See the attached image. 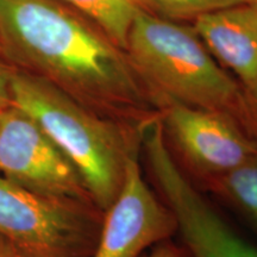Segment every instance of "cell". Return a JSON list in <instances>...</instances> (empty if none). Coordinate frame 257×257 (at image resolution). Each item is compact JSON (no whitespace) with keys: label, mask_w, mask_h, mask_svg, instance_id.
I'll return each mask as SVG.
<instances>
[{"label":"cell","mask_w":257,"mask_h":257,"mask_svg":"<svg viewBox=\"0 0 257 257\" xmlns=\"http://www.w3.org/2000/svg\"><path fill=\"white\" fill-rule=\"evenodd\" d=\"M2 110H3V108H2ZM2 110H0V111H2Z\"/></svg>","instance_id":"obj_20"},{"label":"cell","mask_w":257,"mask_h":257,"mask_svg":"<svg viewBox=\"0 0 257 257\" xmlns=\"http://www.w3.org/2000/svg\"><path fill=\"white\" fill-rule=\"evenodd\" d=\"M135 2H136L138 5H141V0H135Z\"/></svg>","instance_id":"obj_18"},{"label":"cell","mask_w":257,"mask_h":257,"mask_svg":"<svg viewBox=\"0 0 257 257\" xmlns=\"http://www.w3.org/2000/svg\"><path fill=\"white\" fill-rule=\"evenodd\" d=\"M142 150L154 181L192 257H257V248L234 232L178 165L160 125L144 133Z\"/></svg>","instance_id":"obj_5"},{"label":"cell","mask_w":257,"mask_h":257,"mask_svg":"<svg viewBox=\"0 0 257 257\" xmlns=\"http://www.w3.org/2000/svg\"><path fill=\"white\" fill-rule=\"evenodd\" d=\"M125 51L160 110L166 102H178L226 113L242 126V85L218 64L194 30L141 10Z\"/></svg>","instance_id":"obj_3"},{"label":"cell","mask_w":257,"mask_h":257,"mask_svg":"<svg viewBox=\"0 0 257 257\" xmlns=\"http://www.w3.org/2000/svg\"><path fill=\"white\" fill-rule=\"evenodd\" d=\"M141 4L169 18H197L207 12L248 3L245 0H141Z\"/></svg>","instance_id":"obj_12"},{"label":"cell","mask_w":257,"mask_h":257,"mask_svg":"<svg viewBox=\"0 0 257 257\" xmlns=\"http://www.w3.org/2000/svg\"><path fill=\"white\" fill-rule=\"evenodd\" d=\"M245 2L248 3V4H251L257 8V0H245Z\"/></svg>","instance_id":"obj_17"},{"label":"cell","mask_w":257,"mask_h":257,"mask_svg":"<svg viewBox=\"0 0 257 257\" xmlns=\"http://www.w3.org/2000/svg\"><path fill=\"white\" fill-rule=\"evenodd\" d=\"M12 68L0 59V110L11 105Z\"/></svg>","instance_id":"obj_14"},{"label":"cell","mask_w":257,"mask_h":257,"mask_svg":"<svg viewBox=\"0 0 257 257\" xmlns=\"http://www.w3.org/2000/svg\"><path fill=\"white\" fill-rule=\"evenodd\" d=\"M92 22L125 50L128 30L141 11L135 0H62Z\"/></svg>","instance_id":"obj_11"},{"label":"cell","mask_w":257,"mask_h":257,"mask_svg":"<svg viewBox=\"0 0 257 257\" xmlns=\"http://www.w3.org/2000/svg\"><path fill=\"white\" fill-rule=\"evenodd\" d=\"M194 31L243 87L257 82V8L239 4L195 18Z\"/></svg>","instance_id":"obj_9"},{"label":"cell","mask_w":257,"mask_h":257,"mask_svg":"<svg viewBox=\"0 0 257 257\" xmlns=\"http://www.w3.org/2000/svg\"><path fill=\"white\" fill-rule=\"evenodd\" d=\"M141 152L137 148L127 157L123 185L104 212L92 257H140L147 248L169 240L178 231L173 212L143 178Z\"/></svg>","instance_id":"obj_8"},{"label":"cell","mask_w":257,"mask_h":257,"mask_svg":"<svg viewBox=\"0 0 257 257\" xmlns=\"http://www.w3.org/2000/svg\"><path fill=\"white\" fill-rule=\"evenodd\" d=\"M11 104L28 113L78 169L94 204L111 206L142 128L101 117L51 83L12 68Z\"/></svg>","instance_id":"obj_2"},{"label":"cell","mask_w":257,"mask_h":257,"mask_svg":"<svg viewBox=\"0 0 257 257\" xmlns=\"http://www.w3.org/2000/svg\"><path fill=\"white\" fill-rule=\"evenodd\" d=\"M0 59H2V55H0Z\"/></svg>","instance_id":"obj_19"},{"label":"cell","mask_w":257,"mask_h":257,"mask_svg":"<svg viewBox=\"0 0 257 257\" xmlns=\"http://www.w3.org/2000/svg\"><path fill=\"white\" fill-rule=\"evenodd\" d=\"M242 127L246 134L257 141V82L243 87Z\"/></svg>","instance_id":"obj_13"},{"label":"cell","mask_w":257,"mask_h":257,"mask_svg":"<svg viewBox=\"0 0 257 257\" xmlns=\"http://www.w3.org/2000/svg\"><path fill=\"white\" fill-rule=\"evenodd\" d=\"M205 186L236 207L257 232V153Z\"/></svg>","instance_id":"obj_10"},{"label":"cell","mask_w":257,"mask_h":257,"mask_svg":"<svg viewBox=\"0 0 257 257\" xmlns=\"http://www.w3.org/2000/svg\"><path fill=\"white\" fill-rule=\"evenodd\" d=\"M104 212L30 192L0 175V236L21 257H92Z\"/></svg>","instance_id":"obj_4"},{"label":"cell","mask_w":257,"mask_h":257,"mask_svg":"<svg viewBox=\"0 0 257 257\" xmlns=\"http://www.w3.org/2000/svg\"><path fill=\"white\" fill-rule=\"evenodd\" d=\"M0 257H21L15 246L0 236Z\"/></svg>","instance_id":"obj_16"},{"label":"cell","mask_w":257,"mask_h":257,"mask_svg":"<svg viewBox=\"0 0 257 257\" xmlns=\"http://www.w3.org/2000/svg\"><path fill=\"white\" fill-rule=\"evenodd\" d=\"M0 55L107 119L142 128L160 117L126 51L62 0H0Z\"/></svg>","instance_id":"obj_1"},{"label":"cell","mask_w":257,"mask_h":257,"mask_svg":"<svg viewBox=\"0 0 257 257\" xmlns=\"http://www.w3.org/2000/svg\"><path fill=\"white\" fill-rule=\"evenodd\" d=\"M140 257H186V255L181 249L172 244L168 240L156 244L155 248L147 255H142Z\"/></svg>","instance_id":"obj_15"},{"label":"cell","mask_w":257,"mask_h":257,"mask_svg":"<svg viewBox=\"0 0 257 257\" xmlns=\"http://www.w3.org/2000/svg\"><path fill=\"white\" fill-rule=\"evenodd\" d=\"M0 175L37 194L94 204L68 157L12 104L0 111Z\"/></svg>","instance_id":"obj_7"},{"label":"cell","mask_w":257,"mask_h":257,"mask_svg":"<svg viewBox=\"0 0 257 257\" xmlns=\"http://www.w3.org/2000/svg\"><path fill=\"white\" fill-rule=\"evenodd\" d=\"M160 121L178 165L204 185L257 153V141L226 113L166 102Z\"/></svg>","instance_id":"obj_6"}]
</instances>
